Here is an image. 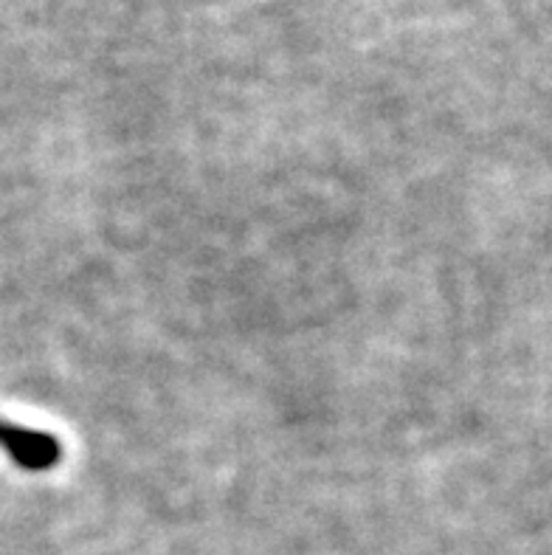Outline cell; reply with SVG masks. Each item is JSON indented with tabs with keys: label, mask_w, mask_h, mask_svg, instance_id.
Instances as JSON below:
<instances>
[{
	"label": "cell",
	"mask_w": 552,
	"mask_h": 555,
	"mask_svg": "<svg viewBox=\"0 0 552 555\" xmlns=\"http://www.w3.org/2000/svg\"><path fill=\"white\" fill-rule=\"evenodd\" d=\"M0 449H7L9 457L26 472H49L63 460V446L54 435L23 429L7 421H0Z\"/></svg>",
	"instance_id": "1"
}]
</instances>
